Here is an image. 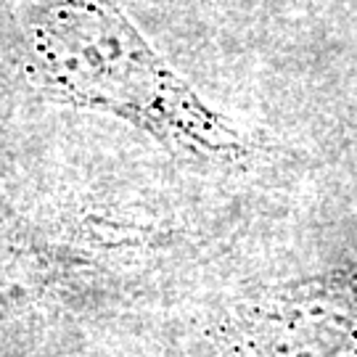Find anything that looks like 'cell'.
Here are the masks:
<instances>
[{
    "label": "cell",
    "instance_id": "6da1fadb",
    "mask_svg": "<svg viewBox=\"0 0 357 357\" xmlns=\"http://www.w3.org/2000/svg\"><path fill=\"white\" fill-rule=\"evenodd\" d=\"M29 69L64 106L114 116L180 156L241 165V130L167 64L116 0H40L26 24Z\"/></svg>",
    "mask_w": 357,
    "mask_h": 357
},
{
    "label": "cell",
    "instance_id": "3957f363",
    "mask_svg": "<svg viewBox=\"0 0 357 357\" xmlns=\"http://www.w3.org/2000/svg\"><path fill=\"white\" fill-rule=\"evenodd\" d=\"M135 246V230L122 236L90 222H19L0 228V305L43 299L88 281Z\"/></svg>",
    "mask_w": 357,
    "mask_h": 357
},
{
    "label": "cell",
    "instance_id": "7a4b0ae2",
    "mask_svg": "<svg viewBox=\"0 0 357 357\" xmlns=\"http://www.w3.org/2000/svg\"><path fill=\"white\" fill-rule=\"evenodd\" d=\"M259 357H336L357 339V268L299 281L238 307Z\"/></svg>",
    "mask_w": 357,
    "mask_h": 357
}]
</instances>
